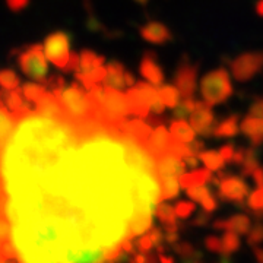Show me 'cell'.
I'll return each mask as SVG.
<instances>
[{"label": "cell", "mask_w": 263, "mask_h": 263, "mask_svg": "<svg viewBox=\"0 0 263 263\" xmlns=\"http://www.w3.org/2000/svg\"><path fill=\"white\" fill-rule=\"evenodd\" d=\"M240 130L243 132L246 138L250 141L252 146L259 148L263 145V119L262 117H253L246 116L240 123Z\"/></svg>", "instance_id": "19"}, {"label": "cell", "mask_w": 263, "mask_h": 263, "mask_svg": "<svg viewBox=\"0 0 263 263\" xmlns=\"http://www.w3.org/2000/svg\"><path fill=\"white\" fill-rule=\"evenodd\" d=\"M211 218H212V214L211 212H206V211H202L199 212L197 216L190 222V226L193 227H206L209 222H211Z\"/></svg>", "instance_id": "43"}, {"label": "cell", "mask_w": 263, "mask_h": 263, "mask_svg": "<svg viewBox=\"0 0 263 263\" xmlns=\"http://www.w3.org/2000/svg\"><path fill=\"white\" fill-rule=\"evenodd\" d=\"M212 195V189L206 186V184H202V186H195V187L186 189V196L193 200L195 203H202L206 197Z\"/></svg>", "instance_id": "36"}, {"label": "cell", "mask_w": 263, "mask_h": 263, "mask_svg": "<svg viewBox=\"0 0 263 263\" xmlns=\"http://www.w3.org/2000/svg\"><path fill=\"white\" fill-rule=\"evenodd\" d=\"M234 152H235L234 143H227V145H224V146L219 149V154H221V157L226 160V162H231Z\"/></svg>", "instance_id": "47"}, {"label": "cell", "mask_w": 263, "mask_h": 263, "mask_svg": "<svg viewBox=\"0 0 263 263\" xmlns=\"http://www.w3.org/2000/svg\"><path fill=\"white\" fill-rule=\"evenodd\" d=\"M161 183V200H171L180 195L179 177H165L160 179Z\"/></svg>", "instance_id": "30"}, {"label": "cell", "mask_w": 263, "mask_h": 263, "mask_svg": "<svg viewBox=\"0 0 263 263\" xmlns=\"http://www.w3.org/2000/svg\"><path fill=\"white\" fill-rule=\"evenodd\" d=\"M200 206L203 208V211H206V212H211V214H212V212H215L216 209H218V206H219V205H218V199H216L215 195L212 193L211 196L206 197V199L200 203Z\"/></svg>", "instance_id": "45"}, {"label": "cell", "mask_w": 263, "mask_h": 263, "mask_svg": "<svg viewBox=\"0 0 263 263\" xmlns=\"http://www.w3.org/2000/svg\"><path fill=\"white\" fill-rule=\"evenodd\" d=\"M186 161V165H187V168H197V165H199V158H196V155H192V157H187V158H184Z\"/></svg>", "instance_id": "50"}, {"label": "cell", "mask_w": 263, "mask_h": 263, "mask_svg": "<svg viewBox=\"0 0 263 263\" xmlns=\"http://www.w3.org/2000/svg\"><path fill=\"white\" fill-rule=\"evenodd\" d=\"M215 263H233V260H231V256L221 254V257H219V259H218Z\"/></svg>", "instance_id": "54"}, {"label": "cell", "mask_w": 263, "mask_h": 263, "mask_svg": "<svg viewBox=\"0 0 263 263\" xmlns=\"http://www.w3.org/2000/svg\"><path fill=\"white\" fill-rule=\"evenodd\" d=\"M18 65L25 75L37 81L46 82L48 75L47 57L41 44H32L18 54Z\"/></svg>", "instance_id": "7"}, {"label": "cell", "mask_w": 263, "mask_h": 263, "mask_svg": "<svg viewBox=\"0 0 263 263\" xmlns=\"http://www.w3.org/2000/svg\"><path fill=\"white\" fill-rule=\"evenodd\" d=\"M221 245H222V254H226V256L234 254L241 247L240 234L233 233V231H224V234L221 237Z\"/></svg>", "instance_id": "33"}, {"label": "cell", "mask_w": 263, "mask_h": 263, "mask_svg": "<svg viewBox=\"0 0 263 263\" xmlns=\"http://www.w3.org/2000/svg\"><path fill=\"white\" fill-rule=\"evenodd\" d=\"M260 167L259 164V155L254 146L246 148V157L241 164V176L243 177H252L256 170Z\"/></svg>", "instance_id": "31"}, {"label": "cell", "mask_w": 263, "mask_h": 263, "mask_svg": "<svg viewBox=\"0 0 263 263\" xmlns=\"http://www.w3.org/2000/svg\"><path fill=\"white\" fill-rule=\"evenodd\" d=\"M249 114L253 117H262L263 119V97H257L252 103L250 108H249Z\"/></svg>", "instance_id": "44"}, {"label": "cell", "mask_w": 263, "mask_h": 263, "mask_svg": "<svg viewBox=\"0 0 263 263\" xmlns=\"http://www.w3.org/2000/svg\"><path fill=\"white\" fill-rule=\"evenodd\" d=\"M171 142H173L171 133L167 130L165 126L160 124V126H157V127L152 130L151 136L148 138V141L145 142V148H146V151H148L151 155L157 160L158 157L170 152Z\"/></svg>", "instance_id": "13"}, {"label": "cell", "mask_w": 263, "mask_h": 263, "mask_svg": "<svg viewBox=\"0 0 263 263\" xmlns=\"http://www.w3.org/2000/svg\"><path fill=\"white\" fill-rule=\"evenodd\" d=\"M195 108H196L195 97H183L179 104L174 107L173 116H174V119H187L190 117V114L193 113Z\"/></svg>", "instance_id": "35"}, {"label": "cell", "mask_w": 263, "mask_h": 263, "mask_svg": "<svg viewBox=\"0 0 263 263\" xmlns=\"http://www.w3.org/2000/svg\"><path fill=\"white\" fill-rule=\"evenodd\" d=\"M135 247H136V252H141V253H151V250L155 247L152 238L149 237V234L141 235V237H136L135 238Z\"/></svg>", "instance_id": "40"}, {"label": "cell", "mask_w": 263, "mask_h": 263, "mask_svg": "<svg viewBox=\"0 0 263 263\" xmlns=\"http://www.w3.org/2000/svg\"><path fill=\"white\" fill-rule=\"evenodd\" d=\"M139 32H141V37L151 44L162 46L173 41V32L170 31L168 27H165L164 24L157 22V21H149L145 25H142Z\"/></svg>", "instance_id": "16"}, {"label": "cell", "mask_w": 263, "mask_h": 263, "mask_svg": "<svg viewBox=\"0 0 263 263\" xmlns=\"http://www.w3.org/2000/svg\"><path fill=\"white\" fill-rule=\"evenodd\" d=\"M135 2H138L139 5H146V3H148L149 0H135Z\"/></svg>", "instance_id": "56"}, {"label": "cell", "mask_w": 263, "mask_h": 263, "mask_svg": "<svg viewBox=\"0 0 263 263\" xmlns=\"http://www.w3.org/2000/svg\"><path fill=\"white\" fill-rule=\"evenodd\" d=\"M21 89H22L24 98L31 104H35L37 101H40L48 91L47 88H46V85L40 84H25Z\"/></svg>", "instance_id": "34"}, {"label": "cell", "mask_w": 263, "mask_h": 263, "mask_svg": "<svg viewBox=\"0 0 263 263\" xmlns=\"http://www.w3.org/2000/svg\"><path fill=\"white\" fill-rule=\"evenodd\" d=\"M152 214L154 211L151 209H135L129 224V237L132 240L146 234L152 228Z\"/></svg>", "instance_id": "20"}, {"label": "cell", "mask_w": 263, "mask_h": 263, "mask_svg": "<svg viewBox=\"0 0 263 263\" xmlns=\"http://www.w3.org/2000/svg\"><path fill=\"white\" fill-rule=\"evenodd\" d=\"M171 250L179 257H181L183 260H193V259L202 260L203 259V253L200 250H197L195 246L186 241V240H179L177 243H174L171 246Z\"/></svg>", "instance_id": "27"}, {"label": "cell", "mask_w": 263, "mask_h": 263, "mask_svg": "<svg viewBox=\"0 0 263 263\" xmlns=\"http://www.w3.org/2000/svg\"><path fill=\"white\" fill-rule=\"evenodd\" d=\"M16 120H18V117L15 114L9 113L8 110L0 107V160H2V154H3V149H5V145L10 138L13 129H15Z\"/></svg>", "instance_id": "24"}, {"label": "cell", "mask_w": 263, "mask_h": 263, "mask_svg": "<svg viewBox=\"0 0 263 263\" xmlns=\"http://www.w3.org/2000/svg\"><path fill=\"white\" fill-rule=\"evenodd\" d=\"M148 234H149V237L152 238V241H154L155 247L164 245V230H162V227L152 226V228L148 231Z\"/></svg>", "instance_id": "42"}, {"label": "cell", "mask_w": 263, "mask_h": 263, "mask_svg": "<svg viewBox=\"0 0 263 263\" xmlns=\"http://www.w3.org/2000/svg\"><path fill=\"white\" fill-rule=\"evenodd\" d=\"M252 177H253L254 183H256L257 186H263V167L262 165H260L259 168L254 171Z\"/></svg>", "instance_id": "49"}, {"label": "cell", "mask_w": 263, "mask_h": 263, "mask_svg": "<svg viewBox=\"0 0 263 263\" xmlns=\"http://www.w3.org/2000/svg\"><path fill=\"white\" fill-rule=\"evenodd\" d=\"M126 69L124 66L117 62V60H113L107 65V76H105V81H104V85L108 86V88H113V89H117V91H123L127 88L126 85Z\"/></svg>", "instance_id": "22"}, {"label": "cell", "mask_w": 263, "mask_h": 263, "mask_svg": "<svg viewBox=\"0 0 263 263\" xmlns=\"http://www.w3.org/2000/svg\"><path fill=\"white\" fill-rule=\"evenodd\" d=\"M240 117L238 114H233L230 117L224 119L218 126L214 129V135L216 138H234L235 135H238L240 132Z\"/></svg>", "instance_id": "26"}, {"label": "cell", "mask_w": 263, "mask_h": 263, "mask_svg": "<svg viewBox=\"0 0 263 263\" xmlns=\"http://www.w3.org/2000/svg\"><path fill=\"white\" fill-rule=\"evenodd\" d=\"M230 69L238 82H247L263 70V51H249L230 62Z\"/></svg>", "instance_id": "9"}, {"label": "cell", "mask_w": 263, "mask_h": 263, "mask_svg": "<svg viewBox=\"0 0 263 263\" xmlns=\"http://www.w3.org/2000/svg\"><path fill=\"white\" fill-rule=\"evenodd\" d=\"M158 94L160 98L162 100V103L165 107L170 108H174L180 101V91L177 89L176 85H160V89H158Z\"/></svg>", "instance_id": "32"}, {"label": "cell", "mask_w": 263, "mask_h": 263, "mask_svg": "<svg viewBox=\"0 0 263 263\" xmlns=\"http://www.w3.org/2000/svg\"><path fill=\"white\" fill-rule=\"evenodd\" d=\"M197 158L202 161L203 165L208 170H211L212 173H218L226 167V160L216 151H202V152H199Z\"/></svg>", "instance_id": "28"}, {"label": "cell", "mask_w": 263, "mask_h": 263, "mask_svg": "<svg viewBox=\"0 0 263 263\" xmlns=\"http://www.w3.org/2000/svg\"><path fill=\"white\" fill-rule=\"evenodd\" d=\"M76 79L86 91L104 84L107 76V66H104V57L91 50H82L79 53V65L75 72Z\"/></svg>", "instance_id": "5"}, {"label": "cell", "mask_w": 263, "mask_h": 263, "mask_svg": "<svg viewBox=\"0 0 263 263\" xmlns=\"http://www.w3.org/2000/svg\"><path fill=\"white\" fill-rule=\"evenodd\" d=\"M246 157V148H238L235 149L234 155H233V160H231V164L233 165H241L243 161H245Z\"/></svg>", "instance_id": "48"}, {"label": "cell", "mask_w": 263, "mask_h": 263, "mask_svg": "<svg viewBox=\"0 0 263 263\" xmlns=\"http://www.w3.org/2000/svg\"><path fill=\"white\" fill-rule=\"evenodd\" d=\"M70 43H72V37L69 32L66 31H57L50 34L46 40H44V54L47 57L48 62H51L53 65L62 69V70H67V66L72 57V51H70Z\"/></svg>", "instance_id": "8"}, {"label": "cell", "mask_w": 263, "mask_h": 263, "mask_svg": "<svg viewBox=\"0 0 263 263\" xmlns=\"http://www.w3.org/2000/svg\"><path fill=\"white\" fill-rule=\"evenodd\" d=\"M214 179V174L211 170L205 168H196V171L192 173H184L179 177L180 186L181 189L195 187V186H202V184H208Z\"/></svg>", "instance_id": "23"}, {"label": "cell", "mask_w": 263, "mask_h": 263, "mask_svg": "<svg viewBox=\"0 0 263 263\" xmlns=\"http://www.w3.org/2000/svg\"><path fill=\"white\" fill-rule=\"evenodd\" d=\"M170 133L174 139L184 143L193 142L196 136V132L192 127V124L186 122V119H174L170 124Z\"/></svg>", "instance_id": "25"}, {"label": "cell", "mask_w": 263, "mask_h": 263, "mask_svg": "<svg viewBox=\"0 0 263 263\" xmlns=\"http://www.w3.org/2000/svg\"><path fill=\"white\" fill-rule=\"evenodd\" d=\"M0 107L8 110L9 113L15 114L16 117L28 113L29 110H32L31 103H28L24 98L21 88H16V89H3L0 92Z\"/></svg>", "instance_id": "14"}, {"label": "cell", "mask_w": 263, "mask_h": 263, "mask_svg": "<svg viewBox=\"0 0 263 263\" xmlns=\"http://www.w3.org/2000/svg\"><path fill=\"white\" fill-rule=\"evenodd\" d=\"M0 86L2 89H16L19 86L18 75L10 69L0 70Z\"/></svg>", "instance_id": "37"}, {"label": "cell", "mask_w": 263, "mask_h": 263, "mask_svg": "<svg viewBox=\"0 0 263 263\" xmlns=\"http://www.w3.org/2000/svg\"><path fill=\"white\" fill-rule=\"evenodd\" d=\"M189 120L197 135H200V136H212L214 135V129L216 126L215 114L212 111L211 105H208L203 100L196 101V108L190 114Z\"/></svg>", "instance_id": "11"}, {"label": "cell", "mask_w": 263, "mask_h": 263, "mask_svg": "<svg viewBox=\"0 0 263 263\" xmlns=\"http://www.w3.org/2000/svg\"><path fill=\"white\" fill-rule=\"evenodd\" d=\"M253 254H254V257H256V260H257V262L263 263V249L262 247H259V246L253 247Z\"/></svg>", "instance_id": "52"}, {"label": "cell", "mask_w": 263, "mask_h": 263, "mask_svg": "<svg viewBox=\"0 0 263 263\" xmlns=\"http://www.w3.org/2000/svg\"><path fill=\"white\" fill-rule=\"evenodd\" d=\"M252 219L246 214H235L230 218H221L214 221L212 227L219 231H233L237 234H247L252 228Z\"/></svg>", "instance_id": "17"}, {"label": "cell", "mask_w": 263, "mask_h": 263, "mask_svg": "<svg viewBox=\"0 0 263 263\" xmlns=\"http://www.w3.org/2000/svg\"><path fill=\"white\" fill-rule=\"evenodd\" d=\"M126 95L130 103L132 114H135L139 119H146L149 116V111L157 116L164 113L165 105L160 98L155 85L136 82L135 86H132L126 91Z\"/></svg>", "instance_id": "3"}, {"label": "cell", "mask_w": 263, "mask_h": 263, "mask_svg": "<svg viewBox=\"0 0 263 263\" xmlns=\"http://www.w3.org/2000/svg\"><path fill=\"white\" fill-rule=\"evenodd\" d=\"M197 75L199 65L189 62L186 56L183 57V60L180 62L174 72V85L177 86L181 97H195Z\"/></svg>", "instance_id": "10"}, {"label": "cell", "mask_w": 263, "mask_h": 263, "mask_svg": "<svg viewBox=\"0 0 263 263\" xmlns=\"http://www.w3.org/2000/svg\"><path fill=\"white\" fill-rule=\"evenodd\" d=\"M174 211L179 219H189L196 212V205L193 200H180L174 205Z\"/></svg>", "instance_id": "39"}, {"label": "cell", "mask_w": 263, "mask_h": 263, "mask_svg": "<svg viewBox=\"0 0 263 263\" xmlns=\"http://www.w3.org/2000/svg\"><path fill=\"white\" fill-rule=\"evenodd\" d=\"M233 92L234 88L231 84V78L224 67L211 70L200 79V94L203 101L211 107L226 103Z\"/></svg>", "instance_id": "4"}, {"label": "cell", "mask_w": 263, "mask_h": 263, "mask_svg": "<svg viewBox=\"0 0 263 263\" xmlns=\"http://www.w3.org/2000/svg\"><path fill=\"white\" fill-rule=\"evenodd\" d=\"M183 263H202V260H199V259H193V260H183Z\"/></svg>", "instance_id": "55"}, {"label": "cell", "mask_w": 263, "mask_h": 263, "mask_svg": "<svg viewBox=\"0 0 263 263\" xmlns=\"http://www.w3.org/2000/svg\"><path fill=\"white\" fill-rule=\"evenodd\" d=\"M158 260H160V263H176L173 256H168L165 253H158Z\"/></svg>", "instance_id": "51"}, {"label": "cell", "mask_w": 263, "mask_h": 263, "mask_svg": "<svg viewBox=\"0 0 263 263\" xmlns=\"http://www.w3.org/2000/svg\"><path fill=\"white\" fill-rule=\"evenodd\" d=\"M254 9H256V13H257L259 16H262L263 18V0H257V2H256V5H254Z\"/></svg>", "instance_id": "53"}, {"label": "cell", "mask_w": 263, "mask_h": 263, "mask_svg": "<svg viewBox=\"0 0 263 263\" xmlns=\"http://www.w3.org/2000/svg\"><path fill=\"white\" fill-rule=\"evenodd\" d=\"M139 72L149 84L155 85V86H160V85L164 84V78H165L164 70L158 63L157 54L154 51H145V54L142 56Z\"/></svg>", "instance_id": "15"}, {"label": "cell", "mask_w": 263, "mask_h": 263, "mask_svg": "<svg viewBox=\"0 0 263 263\" xmlns=\"http://www.w3.org/2000/svg\"><path fill=\"white\" fill-rule=\"evenodd\" d=\"M219 183H218V197L219 200L233 203L234 206L246 208V200L250 195V187L243 176L237 174H227L222 170L218 171Z\"/></svg>", "instance_id": "6"}, {"label": "cell", "mask_w": 263, "mask_h": 263, "mask_svg": "<svg viewBox=\"0 0 263 263\" xmlns=\"http://www.w3.org/2000/svg\"><path fill=\"white\" fill-rule=\"evenodd\" d=\"M246 209L250 211L256 219H262L263 216V186H257L250 192L246 200Z\"/></svg>", "instance_id": "29"}, {"label": "cell", "mask_w": 263, "mask_h": 263, "mask_svg": "<svg viewBox=\"0 0 263 263\" xmlns=\"http://www.w3.org/2000/svg\"><path fill=\"white\" fill-rule=\"evenodd\" d=\"M139 173L117 126L19 116L0 160V263H122Z\"/></svg>", "instance_id": "1"}, {"label": "cell", "mask_w": 263, "mask_h": 263, "mask_svg": "<svg viewBox=\"0 0 263 263\" xmlns=\"http://www.w3.org/2000/svg\"><path fill=\"white\" fill-rule=\"evenodd\" d=\"M6 5L12 12H21L29 6V0H6Z\"/></svg>", "instance_id": "46"}, {"label": "cell", "mask_w": 263, "mask_h": 263, "mask_svg": "<svg viewBox=\"0 0 263 263\" xmlns=\"http://www.w3.org/2000/svg\"><path fill=\"white\" fill-rule=\"evenodd\" d=\"M263 243V222L260 219H257L254 222L250 231L247 233V245L250 247H256V246L262 245Z\"/></svg>", "instance_id": "38"}, {"label": "cell", "mask_w": 263, "mask_h": 263, "mask_svg": "<svg viewBox=\"0 0 263 263\" xmlns=\"http://www.w3.org/2000/svg\"><path fill=\"white\" fill-rule=\"evenodd\" d=\"M117 127L124 135H127L130 138H135L136 141L142 142L143 145H145V142L148 141V138H149L151 133H152V127H151L149 123L143 122L142 119H132V120L126 119Z\"/></svg>", "instance_id": "21"}, {"label": "cell", "mask_w": 263, "mask_h": 263, "mask_svg": "<svg viewBox=\"0 0 263 263\" xmlns=\"http://www.w3.org/2000/svg\"><path fill=\"white\" fill-rule=\"evenodd\" d=\"M155 168L158 179H165V177H180L181 174H184L187 165L183 158H180L173 152H167L155 160Z\"/></svg>", "instance_id": "12"}, {"label": "cell", "mask_w": 263, "mask_h": 263, "mask_svg": "<svg viewBox=\"0 0 263 263\" xmlns=\"http://www.w3.org/2000/svg\"><path fill=\"white\" fill-rule=\"evenodd\" d=\"M154 215L160 221L161 227H162V230L165 233H168V231H180L181 226L179 224V218L176 215L174 206L171 203L164 202V200L158 202L155 205V209H154Z\"/></svg>", "instance_id": "18"}, {"label": "cell", "mask_w": 263, "mask_h": 263, "mask_svg": "<svg viewBox=\"0 0 263 263\" xmlns=\"http://www.w3.org/2000/svg\"><path fill=\"white\" fill-rule=\"evenodd\" d=\"M60 105L63 107L66 116L78 124L98 120L97 111L88 91H84L79 85H69L63 86L54 92Z\"/></svg>", "instance_id": "2"}, {"label": "cell", "mask_w": 263, "mask_h": 263, "mask_svg": "<svg viewBox=\"0 0 263 263\" xmlns=\"http://www.w3.org/2000/svg\"><path fill=\"white\" fill-rule=\"evenodd\" d=\"M203 245L205 249L211 253L222 254V245H221V237H216V235H206L205 240H203Z\"/></svg>", "instance_id": "41"}]
</instances>
